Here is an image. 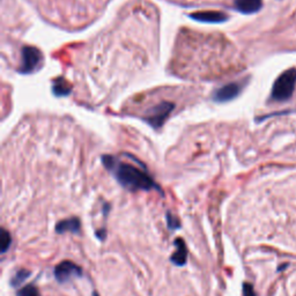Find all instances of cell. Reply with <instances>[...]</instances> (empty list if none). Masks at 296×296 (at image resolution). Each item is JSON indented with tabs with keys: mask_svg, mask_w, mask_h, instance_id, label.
Listing matches in <instances>:
<instances>
[{
	"mask_svg": "<svg viewBox=\"0 0 296 296\" xmlns=\"http://www.w3.org/2000/svg\"><path fill=\"white\" fill-rule=\"evenodd\" d=\"M296 87V70L288 69L278 76L273 83L271 98L276 102H286L293 96Z\"/></svg>",
	"mask_w": 296,
	"mask_h": 296,
	"instance_id": "obj_2",
	"label": "cell"
},
{
	"mask_svg": "<svg viewBox=\"0 0 296 296\" xmlns=\"http://www.w3.org/2000/svg\"><path fill=\"white\" fill-rule=\"evenodd\" d=\"M12 244V236L6 229L1 230L0 234V250H1V254H5L6 251L9 249V246Z\"/></svg>",
	"mask_w": 296,
	"mask_h": 296,
	"instance_id": "obj_13",
	"label": "cell"
},
{
	"mask_svg": "<svg viewBox=\"0 0 296 296\" xmlns=\"http://www.w3.org/2000/svg\"><path fill=\"white\" fill-rule=\"evenodd\" d=\"M102 162L125 189L130 191L160 190L159 185L146 171L131 163L119 161L117 157L111 155L102 156Z\"/></svg>",
	"mask_w": 296,
	"mask_h": 296,
	"instance_id": "obj_1",
	"label": "cell"
},
{
	"mask_svg": "<svg viewBox=\"0 0 296 296\" xmlns=\"http://www.w3.org/2000/svg\"><path fill=\"white\" fill-rule=\"evenodd\" d=\"M43 55L38 49L34 46H23L21 50V65L18 72L22 74L33 73L38 70L43 64Z\"/></svg>",
	"mask_w": 296,
	"mask_h": 296,
	"instance_id": "obj_3",
	"label": "cell"
},
{
	"mask_svg": "<svg viewBox=\"0 0 296 296\" xmlns=\"http://www.w3.org/2000/svg\"><path fill=\"white\" fill-rule=\"evenodd\" d=\"M175 245H176V251L172 254L170 260L172 264L177 265V266H184L186 264L187 260V249L186 244L183 240L181 239H176L175 240Z\"/></svg>",
	"mask_w": 296,
	"mask_h": 296,
	"instance_id": "obj_10",
	"label": "cell"
},
{
	"mask_svg": "<svg viewBox=\"0 0 296 296\" xmlns=\"http://www.w3.org/2000/svg\"><path fill=\"white\" fill-rule=\"evenodd\" d=\"M243 296H257L251 283H243Z\"/></svg>",
	"mask_w": 296,
	"mask_h": 296,
	"instance_id": "obj_16",
	"label": "cell"
},
{
	"mask_svg": "<svg viewBox=\"0 0 296 296\" xmlns=\"http://www.w3.org/2000/svg\"><path fill=\"white\" fill-rule=\"evenodd\" d=\"M29 277H30V272L28 270H24V268H22V270H18V272L14 274L13 278H12L11 285L13 287H20Z\"/></svg>",
	"mask_w": 296,
	"mask_h": 296,
	"instance_id": "obj_12",
	"label": "cell"
},
{
	"mask_svg": "<svg viewBox=\"0 0 296 296\" xmlns=\"http://www.w3.org/2000/svg\"><path fill=\"white\" fill-rule=\"evenodd\" d=\"M190 18L192 20L199 21V22L205 23H222L226 22L228 17L222 12L217 11H205V12H196L189 15Z\"/></svg>",
	"mask_w": 296,
	"mask_h": 296,
	"instance_id": "obj_7",
	"label": "cell"
},
{
	"mask_svg": "<svg viewBox=\"0 0 296 296\" xmlns=\"http://www.w3.org/2000/svg\"><path fill=\"white\" fill-rule=\"evenodd\" d=\"M174 103L170 102H161L160 104H157L150 109L147 112V115L145 116V120L149 125H152L154 129L161 128L163 123L166 122V119L168 118V116L170 115L171 111L174 110Z\"/></svg>",
	"mask_w": 296,
	"mask_h": 296,
	"instance_id": "obj_4",
	"label": "cell"
},
{
	"mask_svg": "<svg viewBox=\"0 0 296 296\" xmlns=\"http://www.w3.org/2000/svg\"><path fill=\"white\" fill-rule=\"evenodd\" d=\"M240 89H242V86H240V83L237 82L227 83V85L222 86V87L217 89V91L213 92L212 98L213 101L218 102V103H223V102L231 101L239 96Z\"/></svg>",
	"mask_w": 296,
	"mask_h": 296,
	"instance_id": "obj_6",
	"label": "cell"
},
{
	"mask_svg": "<svg viewBox=\"0 0 296 296\" xmlns=\"http://www.w3.org/2000/svg\"><path fill=\"white\" fill-rule=\"evenodd\" d=\"M96 236L101 240H103L104 239H106V230H97L96 231Z\"/></svg>",
	"mask_w": 296,
	"mask_h": 296,
	"instance_id": "obj_17",
	"label": "cell"
},
{
	"mask_svg": "<svg viewBox=\"0 0 296 296\" xmlns=\"http://www.w3.org/2000/svg\"><path fill=\"white\" fill-rule=\"evenodd\" d=\"M82 276L81 267L71 260L61 261L55 267V278L58 282L64 283L70 281L73 278Z\"/></svg>",
	"mask_w": 296,
	"mask_h": 296,
	"instance_id": "obj_5",
	"label": "cell"
},
{
	"mask_svg": "<svg viewBox=\"0 0 296 296\" xmlns=\"http://www.w3.org/2000/svg\"><path fill=\"white\" fill-rule=\"evenodd\" d=\"M52 92H54V94L58 97L67 96V95H70L71 92H72V88H71V86L66 80L63 78H58L52 83Z\"/></svg>",
	"mask_w": 296,
	"mask_h": 296,
	"instance_id": "obj_11",
	"label": "cell"
},
{
	"mask_svg": "<svg viewBox=\"0 0 296 296\" xmlns=\"http://www.w3.org/2000/svg\"><path fill=\"white\" fill-rule=\"evenodd\" d=\"M17 296H41V294H39L38 289H37L35 286L28 285L23 287V288H21L20 291L18 292Z\"/></svg>",
	"mask_w": 296,
	"mask_h": 296,
	"instance_id": "obj_15",
	"label": "cell"
},
{
	"mask_svg": "<svg viewBox=\"0 0 296 296\" xmlns=\"http://www.w3.org/2000/svg\"><path fill=\"white\" fill-rule=\"evenodd\" d=\"M80 229H81V222H80V219L76 217L61 220L58 222L57 226H56V231H57L58 234H64V233L76 234L79 233Z\"/></svg>",
	"mask_w": 296,
	"mask_h": 296,
	"instance_id": "obj_9",
	"label": "cell"
},
{
	"mask_svg": "<svg viewBox=\"0 0 296 296\" xmlns=\"http://www.w3.org/2000/svg\"><path fill=\"white\" fill-rule=\"evenodd\" d=\"M94 296H98V294H97V293H96V292H95V293H94Z\"/></svg>",
	"mask_w": 296,
	"mask_h": 296,
	"instance_id": "obj_18",
	"label": "cell"
},
{
	"mask_svg": "<svg viewBox=\"0 0 296 296\" xmlns=\"http://www.w3.org/2000/svg\"><path fill=\"white\" fill-rule=\"evenodd\" d=\"M234 7L242 14H255L263 7V0H234Z\"/></svg>",
	"mask_w": 296,
	"mask_h": 296,
	"instance_id": "obj_8",
	"label": "cell"
},
{
	"mask_svg": "<svg viewBox=\"0 0 296 296\" xmlns=\"http://www.w3.org/2000/svg\"><path fill=\"white\" fill-rule=\"evenodd\" d=\"M166 226L170 230H177L181 228V221L171 212L166 213Z\"/></svg>",
	"mask_w": 296,
	"mask_h": 296,
	"instance_id": "obj_14",
	"label": "cell"
}]
</instances>
